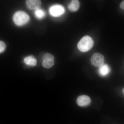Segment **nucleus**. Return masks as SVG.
I'll return each mask as SVG.
<instances>
[{"label":"nucleus","mask_w":124,"mask_h":124,"mask_svg":"<svg viewBox=\"0 0 124 124\" xmlns=\"http://www.w3.org/2000/svg\"><path fill=\"white\" fill-rule=\"evenodd\" d=\"M94 41L91 37L88 36H85L82 37L78 44V49L81 52L89 51L93 48Z\"/></svg>","instance_id":"1"},{"label":"nucleus","mask_w":124,"mask_h":124,"mask_svg":"<svg viewBox=\"0 0 124 124\" xmlns=\"http://www.w3.org/2000/svg\"><path fill=\"white\" fill-rule=\"evenodd\" d=\"M14 23L18 26H22L26 24L29 22L30 17L28 15L23 11L16 12L13 16Z\"/></svg>","instance_id":"2"},{"label":"nucleus","mask_w":124,"mask_h":124,"mask_svg":"<svg viewBox=\"0 0 124 124\" xmlns=\"http://www.w3.org/2000/svg\"><path fill=\"white\" fill-rule=\"evenodd\" d=\"M91 64L95 67H100L104 64V57L101 54L95 53L91 59Z\"/></svg>","instance_id":"3"},{"label":"nucleus","mask_w":124,"mask_h":124,"mask_svg":"<svg viewBox=\"0 0 124 124\" xmlns=\"http://www.w3.org/2000/svg\"><path fill=\"white\" fill-rule=\"evenodd\" d=\"M42 65L46 69H49L54 66V57L51 54H45L42 58Z\"/></svg>","instance_id":"4"},{"label":"nucleus","mask_w":124,"mask_h":124,"mask_svg":"<svg viewBox=\"0 0 124 124\" xmlns=\"http://www.w3.org/2000/svg\"><path fill=\"white\" fill-rule=\"evenodd\" d=\"M50 14L52 16L58 17L62 15L65 12L64 7L60 5H54L49 10Z\"/></svg>","instance_id":"5"},{"label":"nucleus","mask_w":124,"mask_h":124,"mask_svg":"<svg viewBox=\"0 0 124 124\" xmlns=\"http://www.w3.org/2000/svg\"><path fill=\"white\" fill-rule=\"evenodd\" d=\"M90 98L86 95H82L78 98L77 102L78 105L80 107L88 106L91 103Z\"/></svg>","instance_id":"6"},{"label":"nucleus","mask_w":124,"mask_h":124,"mask_svg":"<svg viewBox=\"0 0 124 124\" xmlns=\"http://www.w3.org/2000/svg\"><path fill=\"white\" fill-rule=\"evenodd\" d=\"M41 1L38 0H28L26 1L27 8L30 10H37L41 6Z\"/></svg>","instance_id":"7"},{"label":"nucleus","mask_w":124,"mask_h":124,"mask_svg":"<svg viewBox=\"0 0 124 124\" xmlns=\"http://www.w3.org/2000/svg\"><path fill=\"white\" fill-rule=\"evenodd\" d=\"M99 75L101 76L105 77L108 75L110 71V69L108 65L104 64L99 67L98 69Z\"/></svg>","instance_id":"8"},{"label":"nucleus","mask_w":124,"mask_h":124,"mask_svg":"<svg viewBox=\"0 0 124 124\" xmlns=\"http://www.w3.org/2000/svg\"><path fill=\"white\" fill-rule=\"evenodd\" d=\"M79 1L77 0H72L68 5V9L72 12H75L78 10L79 8Z\"/></svg>","instance_id":"9"},{"label":"nucleus","mask_w":124,"mask_h":124,"mask_svg":"<svg viewBox=\"0 0 124 124\" xmlns=\"http://www.w3.org/2000/svg\"><path fill=\"white\" fill-rule=\"evenodd\" d=\"M24 62L25 64L31 66H35L37 63V60L32 56H29L24 58Z\"/></svg>","instance_id":"10"},{"label":"nucleus","mask_w":124,"mask_h":124,"mask_svg":"<svg viewBox=\"0 0 124 124\" xmlns=\"http://www.w3.org/2000/svg\"><path fill=\"white\" fill-rule=\"evenodd\" d=\"M35 15L37 18L41 19L46 16V13L44 10L39 8L36 10L35 11Z\"/></svg>","instance_id":"11"},{"label":"nucleus","mask_w":124,"mask_h":124,"mask_svg":"<svg viewBox=\"0 0 124 124\" xmlns=\"http://www.w3.org/2000/svg\"><path fill=\"white\" fill-rule=\"evenodd\" d=\"M6 47V46L4 42L0 41V53H1L5 51Z\"/></svg>","instance_id":"12"},{"label":"nucleus","mask_w":124,"mask_h":124,"mask_svg":"<svg viewBox=\"0 0 124 124\" xmlns=\"http://www.w3.org/2000/svg\"><path fill=\"white\" fill-rule=\"evenodd\" d=\"M120 7L122 9L124 10V0L122 1L120 4Z\"/></svg>","instance_id":"13"},{"label":"nucleus","mask_w":124,"mask_h":124,"mask_svg":"<svg viewBox=\"0 0 124 124\" xmlns=\"http://www.w3.org/2000/svg\"><path fill=\"white\" fill-rule=\"evenodd\" d=\"M122 92H123V94H124V88L122 90Z\"/></svg>","instance_id":"14"}]
</instances>
